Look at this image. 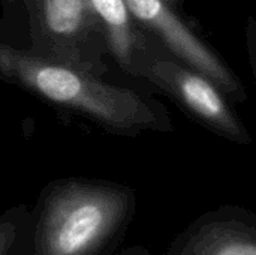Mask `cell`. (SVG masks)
<instances>
[{
    "label": "cell",
    "instance_id": "277c9868",
    "mask_svg": "<svg viewBox=\"0 0 256 255\" xmlns=\"http://www.w3.org/2000/svg\"><path fill=\"white\" fill-rule=\"evenodd\" d=\"M136 80L166 95L189 119L237 146L254 138L224 90L200 71L170 54L156 39L136 66Z\"/></svg>",
    "mask_w": 256,
    "mask_h": 255
},
{
    "label": "cell",
    "instance_id": "9c48e42d",
    "mask_svg": "<svg viewBox=\"0 0 256 255\" xmlns=\"http://www.w3.org/2000/svg\"><path fill=\"white\" fill-rule=\"evenodd\" d=\"M246 47H248V56H249V63L250 69L254 74L256 84V20L249 18L248 27H246Z\"/></svg>",
    "mask_w": 256,
    "mask_h": 255
},
{
    "label": "cell",
    "instance_id": "52a82bcc",
    "mask_svg": "<svg viewBox=\"0 0 256 255\" xmlns=\"http://www.w3.org/2000/svg\"><path fill=\"white\" fill-rule=\"evenodd\" d=\"M88 3L105 30L110 59L123 74L136 78V66L152 48L154 38L141 27L126 0H88Z\"/></svg>",
    "mask_w": 256,
    "mask_h": 255
},
{
    "label": "cell",
    "instance_id": "8fae6325",
    "mask_svg": "<svg viewBox=\"0 0 256 255\" xmlns=\"http://www.w3.org/2000/svg\"><path fill=\"white\" fill-rule=\"evenodd\" d=\"M166 3H170V2H176V0H165Z\"/></svg>",
    "mask_w": 256,
    "mask_h": 255
},
{
    "label": "cell",
    "instance_id": "5b68a950",
    "mask_svg": "<svg viewBox=\"0 0 256 255\" xmlns=\"http://www.w3.org/2000/svg\"><path fill=\"white\" fill-rule=\"evenodd\" d=\"M134 17L170 54L214 81L236 104L248 99L231 66L172 11L165 0H126Z\"/></svg>",
    "mask_w": 256,
    "mask_h": 255
},
{
    "label": "cell",
    "instance_id": "3957f363",
    "mask_svg": "<svg viewBox=\"0 0 256 255\" xmlns=\"http://www.w3.org/2000/svg\"><path fill=\"white\" fill-rule=\"evenodd\" d=\"M22 2L28 14L32 54L98 77L108 74L105 30L88 0Z\"/></svg>",
    "mask_w": 256,
    "mask_h": 255
},
{
    "label": "cell",
    "instance_id": "7a4b0ae2",
    "mask_svg": "<svg viewBox=\"0 0 256 255\" xmlns=\"http://www.w3.org/2000/svg\"><path fill=\"white\" fill-rule=\"evenodd\" d=\"M136 215V192L105 179L48 182L32 207L21 255H114Z\"/></svg>",
    "mask_w": 256,
    "mask_h": 255
},
{
    "label": "cell",
    "instance_id": "ba28073f",
    "mask_svg": "<svg viewBox=\"0 0 256 255\" xmlns=\"http://www.w3.org/2000/svg\"><path fill=\"white\" fill-rule=\"evenodd\" d=\"M32 207L16 204L0 216V255H21L30 228Z\"/></svg>",
    "mask_w": 256,
    "mask_h": 255
},
{
    "label": "cell",
    "instance_id": "7c38bea8",
    "mask_svg": "<svg viewBox=\"0 0 256 255\" xmlns=\"http://www.w3.org/2000/svg\"><path fill=\"white\" fill-rule=\"evenodd\" d=\"M9 2H16V0H9Z\"/></svg>",
    "mask_w": 256,
    "mask_h": 255
},
{
    "label": "cell",
    "instance_id": "30bf717a",
    "mask_svg": "<svg viewBox=\"0 0 256 255\" xmlns=\"http://www.w3.org/2000/svg\"><path fill=\"white\" fill-rule=\"evenodd\" d=\"M117 255H150V251H148V248H146L142 245H134V246L123 248Z\"/></svg>",
    "mask_w": 256,
    "mask_h": 255
},
{
    "label": "cell",
    "instance_id": "6da1fadb",
    "mask_svg": "<svg viewBox=\"0 0 256 255\" xmlns=\"http://www.w3.org/2000/svg\"><path fill=\"white\" fill-rule=\"evenodd\" d=\"M0 75L6 83L57 110L75 114L117 137L174 132L168 108L153 96L134 87L112 84L104 77L44 60L28 50L2 44Z\"/></svg>",
    "mask_w": 256,
    "mask_h": 255
},
{
    "label": "cell",
    "instance_id": "8992f818",
    "mask_svg": "<svg viewBox=\"0 0 256 255\" xmlns=\"http://www.w3.org/2000/svg\"><path fill=\"white\" fill-rule=\"evenodd\" d=\"M165 255H256V212L224 204L178 233Z\"/></svg>",
    "mask_w": 256,
    "mask_h": 255
}]
</instances>
